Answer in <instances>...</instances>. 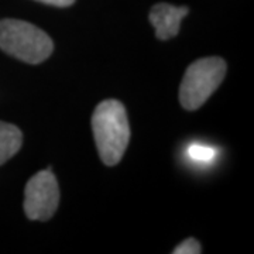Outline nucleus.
<instances>
[{"instance_id":"1","label":"nucleus","mask_w":254,"mask_h":254,"mask_svg":"<svg viewBox=\"0 0 254 254\" xmlns=\"http://www.w3.org/2000/svg\"><path fill=\"white\" fill-rule=\"evenodd\" d=\"M92 130L100 160L116 165L122 160L130 140V126L125 106L116 99L100 102L92 116Z\"/></svg>"},{"instance_id":"2","label":"nucleus","mask_w":254,"mask_h":254,"mask_svg":"<svg viewBox=\"0 0 254 254\" xmlns=\"http://www.w3.org/2000/svg\"><path fill=\"white\" fill-rule=\"evenodd\" d=\"M0 50L27 64H40L53 54L54 44L47 33L34 24L4 18L0 20Z\"/></svg>"},{"instance_id":"3","label":"nucleus","mask_w":254,"mask_h":254,"mask_svg":"<svg viewBox=\"0 0 254 254\" xmlns=\"http://www.w3.org/2000/svg\"><path fill=\"white\" fill-rule=\"evenodd\" d=\"M227 66L220 57L200 58L190 64L180 86V102L187 110H196L225 79Z\"/></svg>"},{"instance_id":"4","label":"nucleus","mask_w":254,"mask_h":254,"mask_svg":"<svg viewBox=\"0 0 254 254\" xmlns=\"http://www.w3.org/2000/svg\"><path fill=\"white\" fill-rule=\"evenodd\" d=\"M60 203V190L54 174L43 170L30 178L24 193V212L31 220L46 222L53 218Z\"/></svg>"},{"instance_id":"5","label":"nucleus","mask_w":254,"mask_h":254,"mask_svg":"<svg viewBox=\"0 0 254 254\" xmlns=\"http://www.w3.org/2000/svg\"><path fill=\"white\" fill-rule=\"evenodd\" d=\"M190 9L182 6L177 7L168 3H158L150 11V21L155 28L158 40H170L178 34L182 18L188 14Z\"/></svg>"},{"instance_id":"6","label":"nucleus","mask_w":254,"mask_h":254,"mask_svg":"<svg viewBox=\"0 0 254 254\" xmlns=\"http://www.w3.org/2000/svg\"><path fill=\"white\" fill-rule=\"evenodd\" d=\"M23 144L21 130L11 123L0 122V165L17 154Z\"/></svg>"},{"instance_id":"7","label":"nucleus","mask_w":254,"mask_h":254,"mask_svg":"<svg viewBox=\"0 0 254 254\" xmlns=\"http://www.w3.org/2000/svg\"><path fill=\"white\" fill-rule=\"evenodd\" d=\"M188 154L193 160L198 163H209L216 157V150L209 147V145L202 144H192L188 148Z\"/></svg>"},{"instance_id":"8","label":"nucleus","mask_w":254,"mask_h":254,"mask_svg":"<svg viewBox=\"0 0 254 254\" xmlns=\"http://www.w3.org/2000/svg\"><path fill=\"white\" fill-rule=\"evenodd\" d=\"M174 254H199L202 253V247L198 243V240H195L193 237H190L187 240H184L181 245L175 247L173 252Z\"/></svg>"},{"instance_id":"9","label":"nucleus","mask_w":254,"mask_h":254,"mask_svg":"<svg viewBox=\"0 0 254 254\" xmlns=\"http://www.w3.org/2000/svg\"><path fill=\"white\" fill-rule=\"evenodd\" d=\"M37 1L51 4V6H57V7H68V6L72 4L75 0H37Z\"/></svg>"}]
</instances>
